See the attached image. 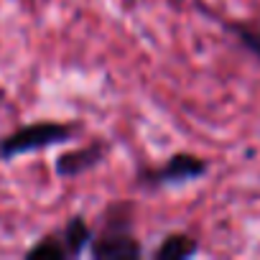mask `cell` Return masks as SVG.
<instances>
[{
    "label": "cell",
    "mask_w": 260,
    "mask_h": 260,
    "mask_svg": "<svg viewBox=\"0 0 260 260\" xmlns=\"http://www.w3.org/2000/svg\"><path fill=\"white\" fill-rule=\"evenodd\" d=\"M82 125L67 120H34L13 127L11 133L0 136V161L11 164L28 153H41L64 143H72L79 136Z\"/></svg>",
    "instance_id": "obj_2"
},
{
    "label": "cell",
    "mask_w": 260,
    "mask_h": 260,
    "mask_svg": "<svg viewBox=\"0 0 260 260\" xmlns=\"http://www.w3.org/2000/svg\"><path fill=\"white\" fill-rule=\"evenodd\" d=\"M199 240L189 232H169L148 252L151 260H191L199 255Z\"/></svg>",
    "instance_id": "obj_7"
},
{
    "label": "cell",
    "mask_w": 260,
    "mask_h": 260,
    "mask_svg": "<svg viewBox=\"0 0 260 260\" xmlns=\"http://www.w3.org/2000/svg\"><path fill=\"white\" fill-rule=\"evenodd\" d=\"M209 169H212L209 158L191 153V151H176L164 164L138 166L136 184L146 191L174 189V186H184V184H194V181L204 179L209 174Z\"/></svg>",
    "instance_id": "obj_3"
},
{
    "label": "cell",
    "mask_w": 260,
    "mask_h": 260,
    "mask_svg": "<svg viewBox=\"0 0 260 260\" xmlns=\"http://www.w3.org/2000/svg\"><path fill=\"white\" fill-rule=\"evenodd\" d=\"M197 3V8L202 11V13H207L212 21H217L219 26H222V31L224 34H230L250 56H255L257 61H260V28H255V26H250V23H245V21H230V18H219L214 11H209L204 3H199V0H194Z\"/></svg>",
    "instance_id": "obj_6"
},
{
    "label": "cell",
    "mask_w": 260,
    "mask_h": 260,
    "mask_svg": "<svg viewBox=\"0 0 260 260\" xmlns=\"http://www.w3.org/2000/svg\"><path fill=\"white\" fill-rule=\"evenodd\" d=\"M54 232H56V237L61 240V245H64V250H67V257L74 260V257L87 255V247H89V242H92L94 227L87 222L84 212H74V214L64 222V227H59V230H54Z\"/></svg>",
    "instance_id": "obj_5"
},
{
    "label": "cell",
    "mask_w": 260,
    "mask_h": 260,
    "mask_svg": "<svg viewBox=\"0 0 260 260\" xmlns=\"http://www.w3.org/2000/svg\"><path fill=\"white\" fill-rule=\"evenodd\" d=\"M143 252V242L136 235V204L127 199L110 202L100 214L87 255L92 260H136Z\"/></svg>",
    "instance_id": "obj_1"
},
{
    "label": "cell",
    "mask_w": 260,
    "mask_h": 260,
    "mask_svg": "<svg viewBox=\"0 0 260 260\" xmlns=\"http://www.w3.org/2000/svg\"><path fill=\"white\" fill-rule=\"evenodd\" d=\"M28 260H69L67 257V250L61 245V240L56 237V232H49L44 237H39L26 252H23Z\"/></svg>",
    "instance_id": "obj_8"
},
{
    "label": "cell",
    "mask_w": 260,
    "mask_h": 260,
    "mask_svg": "<svg viewBox=\"0 0 260 260\" xmlns=\"http://www.w3.org/2000/svg\"><path fill=\"white\" fill-rule=\"evenodd\" d=\"M110 151H112V146L102 138H94V141L77 146V148H69V151H61L54 158V174H56V179H64V181L79 179V176L100 169L107 161Z\"/></svg>",
    "instance_id": "obj_4"
}]
</instances>
